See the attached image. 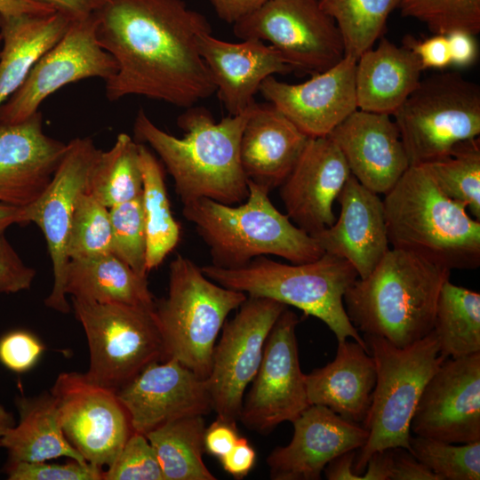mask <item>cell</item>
I'll list each match as a JSON object with an SVG mask.
<instances>
[{
    "instance_id": "6da1fadb",
    "label": "cell",
    "mask_w": 480,
    "mask_h": 480,
    "mask_svg": "<svg viewBox=\"0 0 480 480\" xmlns=\"http://www.w3.org/2000/svg\"><path fill=\"white\" fill-rule=\"evenodd\" d=\"M100 45L115 60L106 96H143L188 108L216 92L197 38L211 25L183 0H103L94 12Z\"/></svg>"
},
{
    "instance_id": "7a4b0ae2",
    "label": "cell",
    "mask_w": 480,
    "mask_h": 480,
    "mask_svg": "<svg viewBox=\"0 0 480 480\" xmlns=\"http://www.w3.org/2000/svg\"><path fill=\"white\" fill-rule=\"evenodd\" d=\"M255 105L218 123L205 108L189 107L177 119L184 132L182 138L160 129L140 108L134 136L137 142L148 144L158 155L182 204L200 197L239 204L249 193L240 160V141Z\"/></svg>"
},
{
    "instance_id": "3957f363",
    "label": "cell",
    "mask_w": 480,
    "mask_h": 480,
    "mask_svg": "<svg viewBox=\"0 0 480 480\" xmlns=\"http://www.w3.org/2000/svg\"><path fill=\"white\" fill-rule=\"evenodd\" d=\"M450 275L447 268L390 248L366 277L356 278L347 290V315L364 335L407 347L433 330L438 296Z\"/></svg>"
},
{
    "instance_id": "277c9868",
    "label": "cell",
    "mask_w": 480,
    "mask_h": 480,
    "mask_svg": "<svg viewBox=\"0 0 480 480\" xmlns=\"http://www.w3.org/2000/svg\"><path fill=\"white\" fill-rule=\"evenodd\" d=\"M391 248L438 267L480 266V220L446 196L426 165L410 166L382 200Z\"/></svg>"
},
{
    "instance_id": "5b68a950",
    "label": "cell",
    "mask_w": 480,
    "mask_h": 480,
    "mask_svg": "<svg viewBox=\"0 0 480 480\" xmlns=\"http://www.w3.org/2000/svg\"><path fill=\"white\" fill-rule=\"evenodd\" d=\"M247 183L248 196L237 206L206 197L183 204L182 214L208 246L212 265L236 268L265 255L300 264L324 253L313 236L273 205L267 189Z\"/></svg>"
},
{
    "instance_id": "8992f818",
    "label": "cell",
    "mask_w": 480,
    "mask_h": 480,
    "mask_svg": "<svg viewBox=\"0 0 480 480\" xmlns=\"http://www.w3.org/2000/svg\"><path fill=\"white\" fill-rule=\"evenodd\" d=\"M201 269L223 287L247 296L272 299L318 318L334 333L338 342L350 338L366 347L350 322L343 301L358 275L340 257L324 252L314 261L289 265L259 256L240 268H224L211 264Z\"/></svg>"
},
{
    "instance_id": "52a82bcc",
    "label": "cell",
    "mask_w": 480,
    "mask_h": 480,
    "mask_svg": "<svg viewBox=\"0 0 480 480\" xmlns=\"http://www.w3.org/2000/svg\"><path fill=\"white\" fill-rule=\"evenodd\" d=\"M363 338L375 363L376 382L362 423L369 436L353 463L358 480L373 453L396 447L410 452V424L417 403L427 382L445 360L433 331L404 348L378 336Z\"/></svg>"
},
{
    "instance_id": "ba28073f",
    "label": "cell",
    "mask_w": 480,
    "mask_h": 480,
    "mask_svg": "<svg viewBox=\"0 0 480 480\" xmlns=\"http://www.w3.org/2000/svg\"><path fill=\"white\" fill-rule=\"evenodd\" d=\"M169 268L167 296L156 301L154 308L167 358H176L206 380L218 334L247 295L213 282L180 254Z\"/></svg>"
},
{
    "instance_id": "9c48e42d",
    "label": "cell",
    "mask_w": 480,
    "mask_h": 480,
    "mask_svg": "<svg viewBox=\"0 0 480 480\" xmlns=\"http://www.w3.org/2000/svg\"><path fill=\"white\" fill-rule=\"evenodd\" d=\"M410 166L447 156L480 134V87L456 72L433 75L393 114Z\"/></svg>"
},
{
    "instance_id": "30bf717a",
    "label": "cell",
    "mask_w": 480,
    "mask_h": 480,
    "mask_svg": "<svg viewBox=\"0 0 480 480\" xmlns=\"http://www.w3.org/2000/svg\"><path fill=\"white\" fill-rule=\"evenodd\" d=\"M71 302L89 348L85 375L94 383L116 391L151 363L168 359L155 308L75 298Z\"/></svg>"
},
{
    "instance_id": "8fae6325",
    "label": "cell",
    "mask_w": 480,
    "mask_h": 480,
    "mask_svg": "<svg viewBox=\"0 0 480 480\" xmlns=\"http://www.w3.org/2000/svg\"><path fill=\"white\" fill-rule=\"evenodd\" d=\"M233 32L268 42L294 69L313 75L345 57L340 30L318 0H269L236 21Z\"/></svg>"
},
{
    "instance_id": "7c38bea8",
    "label": "cell",
    "mask_w": 480,
    "mask_h": 480,
    "mask_svg": "<svg viewBox=\"0 0 480 480\" xmlns=\"http://www.w3.org/2000/svg\"><path fill=\"white\" fill-rule=\"evenodd\" d=\"M287 308L272 299L247 296L236 316L223 324L206 379L218 419L238 420L245 389L258 372L267 338Z\"/></svg>"
},
{
    "instance_id": "4fadbf2b",
    "label": "cell",
    "mask_w": 480,
    "mask_h": 480,
    "mask_svg": "<svg viewBox=\"0 0 480 480\" xmlns=\"http://www.w3.org/2000/svg\"><path fill=\"white\" fill-rule=\"evenodd\" d=\"M113 57L99 44L94 12L71 20L62 37L34 65L21 86L0 106V125L19 123L39 110L63 86L83 79L107 81L116 72Z\"/></svg>"
},
{
    "instance_id": "5bb4252c",
    "label": "cell",
    "mask_w": 480,
    "mask_h": 480,
    "mask_svg": "<svg viewBox=\"0 0 480 480\" xmlns=\"http://www.w3.org/2000/svg\"><path fill=\"white\" fill-rule=\"evenodd\" d=\"M298 316L285 308L274 324L252 387L244 398L238 420L245 428L268 434L294 420L310 404L299 359Z\"/></svg>"
},
{
    "instance_id": "9a60e30c",
    "label": "cell",
    "mask_w": 480,
    "mask_h": 480,
    "mask_svg": "<svg viewBox=\"0 0 480 480\" xmlns=\"http://www.w3.org/2000/svg\"><path fill=\"white\" fill-rule=\"evenodd\" d=\"M50 393L56 400L62 430L92 464L108 468L132 432L116 391L94 383L85 373H60Z\"/></svg>"
},
{
    "instance_id": "2e32d148",
    "label": "cell",
    "mask_w": 480,
    "mask_h": 480,
    "mask_svg": "<svg viewBox=\"0 0 480 480\" xmlns=\"http://www.w3.org/2000/svg\"><path fill=\"white\" fill-rule=\"evenodd\" d=\"M91 138H76L41 196L22 207L24 225L33 222L42 230L52 265L53 284L46 307L67 314L71 310L65 292L69 258L67 248L78 196L85 192L93 163L100 153Z\"/></svg>"
},
{
    "instance_id": "e0dca14e",
    "label": "cell",
    "mask_w": 480,
    "mask_h": 480,
    "mask_svg": "<svg viewBox=\"0 0 480 480\" xmlns=\"http://www.w3.org/2000/svg\"><path fill=\"white\" fill-rule=\"evenodd\" d=\"M410 430L450 444L480 441V352L440 364L424 387Z\"/></svg>"
},
{
    "instance_id": "ac0fdd59",
    "label": "cell",
    "mask_w": 480,
    "mask_h": 480,
    "mask_svg": "<svg viewBox=\"0 0 480 480\" xmlns=\"http://www.w3.org/2000/svg\"><path fill=\"white\" fill-rule=\"evenodd\" d=\"M116 395L132 432L143 435L166 422L213 411L206 380L173 357L151 363Z\"/></svg>"
},
{
    "instance_id": "d6986e66",
    "label": "cell",
    "mask_w": 480,
    "mask_h": 480,
    "mask_svg": "<svg viewBox=\"0 0 480 480\" xmlns=\"http://www.w3.org/2000/svg\"><path fill=\"white\" fill-rule=\"evenodd\" d=\"M356 60L345 56L331 68L300 84L267 77L260 92L309 138L324 137L357 109Z\"/></svg>"
},
{
    "instance_id": "ffe728a7",
    "label": "cell",
    "mask_w": 480,
    "mask_h": 480,
    "mask_svg": "<svg viewBox=\"0 0 480 480\" xmlns=\"http://www.w3.org/2000/svg\"><path fill=\"white\" fill-rule=\"evenodd\" d=\"M292 422L291 442L267 457L272 480H318L331 460L359 450L369 436L363 426L319 404L309 405Z\"/></svg>"
},
{
    "instance_id": "44dd1931",
    "label": "cell",
    "mask_w": 480,
    "mask_h": 480,
    "mask_svg": "<svg viewBox=\"0 0 480 480\" xmlns=\"http://www.w3.org/2000/svg\"><path fill=\"white\" fill-rule=\"evenodd\" d=\"M351 173L329 136L309 138L294 168L280 186L286 215L313 236L332 226V205Z\"/></svg>"
},
{
    "instance_id": "7402d4cb",
    "label": "cell",
    "mask_w": 480,
    "mask_h": 480,
    "mask_svg": "<svg viewBox=\"0 0 480 480\" xmlns=\"http://www.w3.org/2000/svg\"><path fill=\"white\" fill-rule=\"evenodd\" d=\"M68 143L44 132L41 112L0 125V203L25 207L44 192Z\"/></svg>"
},
{
    "instance_id": "603a6c76",
    "label": "cell",
    "mask_w": 480,
    "mask_h": 480,
    "mask_svg": "<svg viewBox=\"0 0 480 480\" xmlns=\"http://www.w3.org/2000/svg\"><path fill=\"white\" fill-rule=\"evenodd\" d=\"M327 136L341 151L351 175L378 195L387 194L410 167L389 115L357 108Z\"/></svg>"
},
{
    "instance_id": "cb8c5ba5",
    "label": "cell",
    "mask_w": 480,
    "mask_h": 480,
    "mask_svg": "<svg viewBox=\"0 0 480 480\" xmlns=\"http://www.w3.org/2000/svg\"><path fill=\"white\" fill-rule=\"evenodd\" d=\"M337 199L339 218L313 237L324 252L348 260L364 278L390 249L383 201L353 175Z\"/></svg>"
},
{
    "instance_id": "d4e9b609",
    "label": "cell",
    "mask_w": 480,
    "mask_h": 480,
    "mask_svg": "<svg viewBox=\"0 0 480 480\" xmlns=\"http://www.w3.org/2000/svg\"><path fill=\"white\" fill-rule=\"evenodd\" d=\"M197 46L229 115L252 106L267 77L295 70L275 47L258 39L230 43L203 33Z\"/></svg>"
},
{
    "instance_id": "484cf974",
    "label": "cell",
    "mask_w": 480,
    "mask_h": 480,
    "mask_svg": "<svg viewBox=\"0 0 480 480\" xmlns=\"http://www.w3.org/2000/svg\"><path fill=\"white\" fill-rule=\"evenodd\" d=\"M308 139L273 105L256 103L240 141V160L247 181L268 192L280 187Z\"/></svg>"
},
{
    "instance_id": "4316f807",
    "label": "cell",
    "mask_w": 480,
    "mask_h": 480,
    "mask_svg": "<svg viewBox=\"0 0 480 480\" xmlns=\"http://www.w3.org/2000/svg\"><path fill=\"white\" fill-rule=\"evenodd\" d=\"M375 382L374 360L368 348L354 340L338 342L332 362L305 374L310 405L326 406L356 424L367 415Z\"/></svg>"
},
{
    "instance_id": "83f0119b",
    "label": "cell",
    "mask_w": 480,
    "mask_h": 480,
    "mask_svg": "<svg viewBox=\"0 0 480 480\" xmlns=\"http://www.w3.org/2000/svg\"><path fill=\"white\" fill-rule=\"evenodd\" d=\"M422 70L411 49L381 36L375 49H368L356 60L357 108L393 116L419 85Z\"/></svg>"
},
{
    "instance_id": "f1b7e54d",
    "label": "cell",
    "mask_w": 480,
    "mask_h": 480,
    "mask_svg": "<svg viewBox=\"0 0 480 480\" xmlns=\"http://www.w3.org/2000/svg\"><path fill=\"white\" fill-rule=\"evenodd\" d=\"M71 19L48 14H0V106L23 84L36 61L65 34Z\"/></svg>"
},
{
    "instance_id": "f546056e",
    "label": "cell",
    "mask_w": 480,
    "mask_h": 480,
    "mask_svg": "<svg viewBox=\"0 0 480 480\" xmlns=\"http://www.w3.org/2000/svg\"><path fill=\"white\" fill-rule=\"evenodd\" d=\"M15 404L18 424L10 428L2 439L7 461L38 462L59 457L86 461L64 435L58 405L50 392L18 396Z\"/></svg>"
},
{
    "instance_id": "4dcf8cb0",
    "label": "cell",
    "mask_w": 480,
    "mask_h": 480,
    "mask_svg": "<svg viewBox=\"0 0 480 480\" xmlns=\"http://www.w3.org/2000/svg\"><path fill=\"white\" fill-rule=\"evenodd\" d=\"M65 292L97 303H124L149 308L156 300L147 276L133 271L112 252L69 260Z\"/></svg>"
},
{
    "instance_id": "1f68e13d",
    "label": "cell",
    "mask_w": 480,
    "mask_h": 480,
    "mask_svg": "<svg viewBox=\"0 0 480 480\" xmlns=\"http://www.w3.org/2000/svg\"><path fill=\"white\" fill-rule=\"evenodd\" d=\"M206 426L204 416L166 422L145 436L160 464L164 480H215L203 454Z\"/></svg>"
},
{
    "instance_id": "d6a6232c",
    "label": "cell",
    "mask_w": 480,
    "mask_h": 480,
    "mask_svg": "<svg viewBox=\"0 0 480 480\" xmlns=\"http://www.w3.org/2000/svg\"><path fill=\"white\" fill-rule=\"evenodd\" d=\"M139 153L143 179L146 265L149 272L160 266L177 246L180 227L172 213L162 164L143 143L139 142Z\"/></svg>"
},
{
    "instance_id": "836d02e7",
    "label": "cell",
    "mask_w": 480,
    "mask_h": 480,
    "mask_svg": "<svg viewBox=\"0 0 480 480\" xmlns=\"http://www.w3.org/2000/svg\"><path fill=\"white\" fill-rule=\"evenodd\" d=\"M444 358L480 352V294L447 280L440 291L432 330Z\"/></svg>"
},
{
    "instance_id": "e575fe53",
    "label": "cell",
    "mask_w": 480,
    "mask_h": 480,
    "mask_svg": "<svg viewBox=\"0 0 480 480\" xmlns=\"http://www.w3.org/2000/svg\"><path fill=\"white\" fill-rule=\"evenodd\" d=\"M142 189L139 142L120 133L110 149L98 154L85 192L109 209L141 196Z\"/></svg>"
},
{
    "instance_id": "d590c367",
    "label": "cell",
    "mask_w": 480,
    "mask_h": 480,
    "mask_svg": "<svg viewBox=\"0 0 480 480\" xmlns=\"http://www.w3.org/2000/svg\"><path fill=\"white\" fill-rule=\"evenodd\" d=\"M335 21L345 56L357 59L382 36L387 20L399 0H318Z\"/></svg>"
},
{
    "instance_id": "8d00e7d4",
    "label": "cell",
    "mask_w": 480,
    "mask_h": 480,
    "mask_svg": "<svg viewBox=\"0 0 480 480\" xmlns=\"http://www.w3.org/2000/svg\"><path fill=\"white\" fill-rule=\"evenodd\" d=\"M440 190L480 220V140H463L444 158L424 164Z\"/></svg>"
},
{
    "instance_id": "74e56055",
    "label": "cell",
    "mask_w": 480,
    "mask_h": 480,
    "mask_svg": "<svg viewBox=\"0 0 480 480\" xmlns=\"http://www.w3.org/2000/svg\"><path fill=\"white\" fill-rule=\"evenodd\" d=\"M410 452L439 480H479L480 441L450 444L411 436Z\"/></svg>"
},
{
    "instance_id": "f35d334b",
    "label": "cell",
    "mask_w": 480,
    "mask_h": 480,
    "mask_svg": "<svg viewBox=\"0 0 480 480\" xmlns=\"http://www.w3.org/2000/svg\"><path fill=\"white\" fill-rule=\"evenodd\" d=\"M67 252L69 260L112 252L109 209L86 192L76 203Z\"/></svg>"
},
{
    "instance_id": "ab89813d",
    "label": "cell",
    "mask_w": 480,
    "mask_h": 480,
    "mask_svg": "<svg viewBox=\"0 0 480 480\" xmlns=\"http://www.w3.org/2000/svg\"><path fill=\"white\" fill-rule=\"evenodd\" d=\"M403 16L423 22L434 34L480 32V0H399Z\"/></svg>"
},
{
    "instance_id": "60d3db41",
    "label": "cell",
    "mask_w": 480,
    "mask_h": 480,
    "mask_svg": "<svg viewBox=\"0 0 480 480\" xmlns=\"http://www.w3.org/2000/svg\"><path fill=\"white\" fill-rule=\"evenodd\" d=\"M112 253L133 271L147 276V236L142 195L109 208Z\"/></svg>"
},
{
    "instance_id": "b9f144b4",
    "label": "cell",
    "mask_w": 480,
    "mask_h": 480,
    "mask_svg": "<svg viewBox=\"0 0 480 480\" xmlns=\"http://www.w3.org/2000/svg\"><path fill=\"white\" fill-rule=\"evenodd\" d=\"M103 480H164L160 464L147 436L132 432Z\"/></svg>"
},
{
    "instance_id": "7bdbcfd3",
    "label": "cell",
    "mask_w": 480,
    "mask_h": 480,
    "mask_svg": "<svg viewBox=\"0 0 480 480\" xmlns=\"http://www.w3.org/2000/svg\"><path fill=\"white\" fill-rule=\"evenodd\" d=\"M4 469L10 480H103L102 468L72 459L65 464L7 461Z\"/></svg>"
},
{
    "instance_id": "ee69618b",
    "label": "cell",
    "mask_w": 480,
    "mask_h": 480,
    "mask_svg": "<svg viewBox=\"0 0 480 480\" xmlns=\"http://www.w3.org/2000/svg\"><path fill=\"white\" fill-rule=\"evenodd\" d=\"M44 348L33 333L10 331L0 337V363L12 372L23 373L36 365Z\"/></svg>"
},
{
    "instance_id": "f6af8a7d",
    "label": "cell",
    "mask_w": 480,
    "mask_h": 480,
    "mask_svg": "<svg viewBox=\"0 0 480 480\" xmlns=\"http://www.w3.org/2000/svg\"><path fill=\"white\" fill-rule=\"evenodd\" d=\"M35 276V268L26 265L4 233L0 234V293L28 290Z\"/></svg>"
},
{
    "instance_id": "bcb514c9",
    "label": "cell",
    "mask_w": 480,
    "mask_h": 480,
    "mask_svg": "<svg viewBox=\"0 0 480 480\" xmlns=\"http://www.w3.org/2000/svg\"><path fill=\"white\" fill-rule=\"evenodd\" d=\"M418 57L422 69H441L452 64L446 35L434 34L424 40L406 38L404 44Z\"/></svg>"
},
{
    "instance_id": "7dc6e473",
    "label": "cell",
    "mask_w": 480,
    "mask_h": 480,
    "mask_svg": "<svg viewBox=\"0 0 480 480\" xmlns=\"http://www.w3.org/2000/svg\"><path fill=\"white\" fill-rule=\"evenodd\" d=\"M389 480H439L423 463L408 450L392 448Z\"/></svg>"
},
{
    "instance_id": "c3c4849f",
    "label": "cell",
    "mask_w": 480,
    "mask_h": 480,
    "mask_svg": "<svg viewBox=\"0 0 480 480\" xmlns=\"http://www.w3.org/2000/svg\"><path fill=\"white\" fill-rule=\"evenodd\" d=\"M236 422L216 419L204 433V450L219 460L226 455L239 438Z\"/></svg>"
},
{
    "instance_id": "681fc988",
    "label": "cell",
    "mask_w": 480,
    "mask_h": 480,
    "mask_svg": "<svg viewBox=\"0 0 480 480\" xmlns=\"http://www.w3.org/2000/svg\"><path fill=\"white\" fill-rule=\"evenodd\" d=\"M220 461L226 472L236 479H242L252 469L256 452L246 438L239 436L233 448Z\"/></svg>"
},
{
    "instance_id": "f907efd6",
    "label": "cell",
    "mask_w": 480,
    "mask_h": 480,
    "mask_svg": "<svg viewBox=\"0 0 480 480\" xmlns=\"http://www.w3.org/2000/svg\"><path fill=\"white\" fill-rule=\"evenodd\" d=\"M446 36L452 64L461 68L471 65L477 56L475 35L465 30H453Z\"/></svg>"
},
{
    "instance_id": "816d5d0a",
    "label": "cell",
    "mask_w": 480,
    "mask_h": 480,
    "mask_svg": "<svg viewBox=\"0 0 480 480\" xmlns=\"http://www.w3.org/2000/svg\"><path fill=\"white\" fill-rule=\"evenodd\" d=\"M269 0H211L217 16L230 24L254 12Z\"/></svg>"
},
{
    "instance_id": "f5cc1de1",
    "label": "cell",
    "mask_w": 480,
    "mask_h": 480,
    "mask_svg": "<svg viewBox=\"0 0 480 480\" xmlns=\"http://www.w3.org/2000/svg\"><path fill=\"white\" fill-rule=\"evenodd\" d=\"M47 5L71 20L84 18L95 12L103 0H30Z\"/></svg>"
},
{
    "instance_id": "db71d44e",
    "label": "cell",
    "mask_w": 480,
    "mask_h": 480,
    "mask_svg": "<svg viewBox=\"0 0 480 480\" xmlns=\"http://www.w3.org/2000/svg\"><path fill=\"white\" fill-rule=\"evenodd\" d=\"M392 448L373 453L367 461L361 480H389Z\"/></svg>"
},
{
    "instance_id": "11a10c76",
    "label": "cell",
    "mask_w": 480,
    "mask_h": 480,
    "mask_svg": "<svg viewBox=\"0 0 480 480\" xmlns=\"http://www.w3.org/2000/svg\"><path fill=\"white\" fill-rule=\"evenodd\" d=\"M356 455V451H349L331 460L324 469L325 477L329 480H358L353 472Z\"/></svg>"
},
{
    "instance_id": "9f6ffc18",
    "label": "cell",
    "mask_w": 480,
    "mask_h": 480,
    "mask_svg": "<svg viewBox=\"0 0 480 480\" xmlns=\"http://www.w3.org/2000/svg\"><path fill=\"white\" fill-rule=\"evenodd\" d=\"M54 9L30 0H0V14H48Z\"/></svg>"
},
{
    "instance_id": "6f0895ef",
    "label": "cell",
    "mask_w": 480,
    "mask_h": 480,
    "mask_svg": "<svg viewBox=\"0 0 480 480\" xmlns=\"http://www.w3.org/2000/svg\"><path fill=\"white\" fill-rule=\"evenodd\" d=\"M13 224L24 225L22 207L0 203V234Z\"/></svg>"
},
{
    "instance_id": "680465c9",
    "label": "cell",
    "mask_w": 480,
    "mask_h": 480,
    "mask_svg": "<svg viewBox=\"0 0 480 480\" xmlns=\"http://www.w3.org/2000/svg\"><path fill=\"white\" fill-rule=\"evenodd\" d=\"M14 425L15 420L13 415L0 404V447H2V439L4 434Z\"/></svg>"
},
{
    "instance_id": "91938a15",
    "label": "cell",
    "mask_w": 480,
    "mask_h": 480,
    "mask_svg": "<svg viewBox=\"0 0 480 480\" xmlns=\"http://www.w3.org/2000/svg\"><path fill=\"white\" fill-rule=\"evenodd\" d=\"M1 44H2V37L0 36V49H1Z\"/></svg>"
}]
</instances>
